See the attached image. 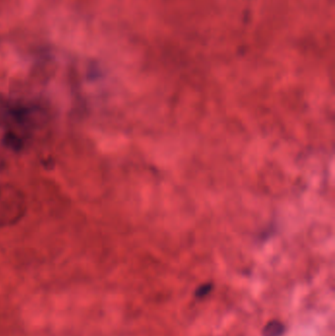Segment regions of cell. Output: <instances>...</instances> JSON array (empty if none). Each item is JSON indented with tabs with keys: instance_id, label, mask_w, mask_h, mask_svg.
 <instances>
[{
	"instance_id": "cell-1",
	"label": "cell",
	"mask_w": 335,
	"mask_h": 336,
	"mask_svg": "<svg viewBox=\"0 0 335 336\" xmlns=\"http://www.w3.org/2000/svg\"><path fill=\"white\" fill-rule=\"evenodd\" d=\"M285 331V326L278 320L269 321L263 327V336H281Z\"/></svg>"
},
{
	"instance_id": "cell-2",
	"label": "cell",
	"mask_w": 335,
	"mask_h": 336,
	"mask_svg": "<svg viewBox=\"0 0 335 336\" xmlns=\"http://www.w3.org/2000/svg\"><path fill=\"white\" fill-rule=\"evenodd\" d=\"M213 289V285L212 284H204L202 286H200L199 288L197 289L196 291V297L197 298H204L205 296H207Z\"/></svg>"
}]
</instances>
